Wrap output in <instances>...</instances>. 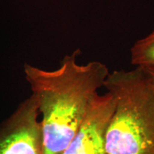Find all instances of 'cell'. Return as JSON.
I'll use <instances>...</instances> for the list:
<instances>
[{
	"instance_id": "5",
	"label": "cell",
	"mask_w": 154,
	"mask_h": 154,
	"mask_svg": "<svg viewBox=\"0 0 154 154\" xmlns=\"http://www.w3.org/2000/svg\"><path fill=\"white\" fill-rule=\"evenodd\" d=\"M131 63L138 67H154V30L138 40L131 49Z\"/></svg>"
},
{
	"instance_id": "2",
	"label": "cell",
	"mask_w": 154,
	"mask_h": 154,
	"mask_svg": "<svg viewBox=\"0 0 154 154\" xmlns=\"http://www.w3.org/2000/svg\"><path fill=\"white\" fill-rule=\"evenodd\" d=\"M103 86L115 107L106 135V154H154V82L141 67L109 73Z\"/></svg>"
},
{
	"instance_id": "3",
	"label": "cell",
	"mask_w": 154,
	"mask_h": 154,
	"mask_svg": "<svg viewBox=\"0 0 154 154\" xmlns=\"http://www.w3.org/2000/svg\"><path fill=\"white\" fill-rule=\"evenodd\" d=\"M115 107L110 92L97 94L66 149L61 154H106V135Z\"/></svg>"
},
{
	"instance_id": "6",
	"label": "cell",
	"mask_w": 154,
	"mask_h": 154,
	"mask_svg": "<svg viewBox=\"0 0 154 154\" xmlns=\"http://www.w3.org/2000/svg\"><path fill=\"white\" fill-rule=\"evenodd\" d=\"M154 82V67H141Z\"/></svg>"
},
{
	"instance_id": "1",
	"label": "cell",
	"mask_w": 154,
	"mask_h": 154,
	"mask_svg": "<svg viewBox=\"0 0 154 154\" xmlns=\"http://www.w3.org/2000/svg\"><path fill=\"white\" fill-rule=\"evenodd\" d=\"M80 54L77 49L66 56L54 71L24 65L25 77L42 114L43 154H61L66 149L109 74L99 61L79 64Z\"/></svg>"
},
{
	"instance_id": "4",
	"label": "cell",
	"mask_w": 154,
	"mask_h": 154,
	"mask_svg": "<svg viewBox=\"0 0 154 154\" xmlns=\"http://www.w3.org/2000/svg\"><path fill=\"white\" fill-rule=\"evenodd\" d=\"M38 109L33 96L21 106L0 137V154H43Z\"/></svg>"
}]
</instances>
